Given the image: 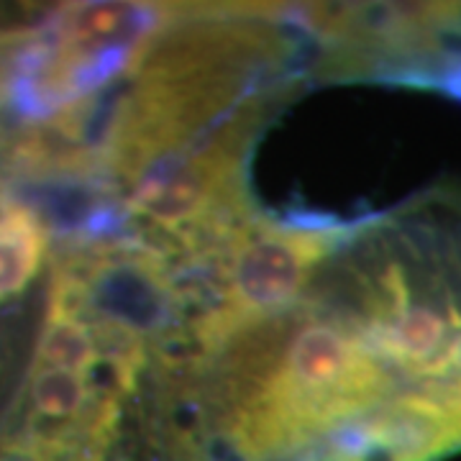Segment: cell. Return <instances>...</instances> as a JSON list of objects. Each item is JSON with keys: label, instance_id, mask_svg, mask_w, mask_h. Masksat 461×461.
I'll return each mask as SVG.
<instances>
[{"label": "cell", "instance_id": "cell-2", "mask_svg": "<svg viewBox=\"0 0 461 461\" xmlns=\"http://www.w3.org/2000/svg\"><path fill=\"white\" fill-rule=\"evenodd\" d=\"M329 249L326 230L267 226L247 233L226 264L223 305L213 318V329L218 333L239 329L251 318L290 305Z\"/></svg>", "mask_w": 461, "mask_h": 461}, {"label": "cell", "instance_id": "cell-3", "mask_svg": "<svg viewBox=\"0 0 461 461\" xmlns=\"http://www.w3.org/2000/svg\"><path fill=\"white\" fill-rule=\"evenodd\" d=\"M57 293L77 311L87 308L129 336L157 329L169 305L165 275L151 259L136 254L103 257L85 280H59Z\"/></svg>", "mask_w": 461, "mask_h": 461}, {"label": "cell", "instance_id": "cell-6", "mask_svg": "<svg viewBox=\"0 0 461 461\" xmlns=\"http://www.w3.org/2000/svg\"><path fill=\"white\" fill-rule=\"evenodd\" d=\"M98 359L100 351L93 329L85 323L80 311L57 293L39 339L36 366H57L87 377L98 366Z\"/></svg>", "mask_w": 461, "mask_h": 461}, {"label": "cell", "instance_id": "cell-1", "mask_svg": "<svg viewBox=\"0 0 461 461\" xmlns=\"http://www.w3.org/2000/svg\"><path fill=\"white\" fill-rule=\"evenodd\" d=\"M390 387L393 377L362 339L329 323H308L241 408L233 441L244 461L287 459L321 438L326 448L346 423L351 429L382 408Z\"/></svg>", "mask_w": 461, "mask_h": 461}, {"label": "cell", "instance_id": "cell-8", "mask_svg": "<svg viewBox=\"0 0 461 461\" xmlns=\"http://www.w3.org/2000/svg\"><path fill=\"white\" fill-rule=\"evenodd\" d=\"M29 390L33 412L47 423H75L90 400L87 377L57 366H36Z\"/></svg>", "mask_w": 461, "mask_h": 461}, {"label": "cell", "instance_id": "cell-4", "mask_svg": "<svg viewBox=\"0 0 461 461\" xmlns=\"http://www.w3.org/2000/svg\"><path fill=\"white\" fill-rule=\"evenodd\" d=\"M229 172L226 154H200L167 169L165 175L147 177L133 193L131 205L165 229H180L213 211L215 203L223 198Z\"/></svg>", "mask_w": 461, "mask_h": 461}, {"label": "cell", "instance_id": "cell-5", "mask_svg": "<svg viewBox=\"0 0 461 461\" xmlns=\"http://www.w3.org/2000/svg\"><path fill=\"white\" fill-rule=\"evenodd\" d=\"M47 251L41 221L21 208H0V303L16 297L36 277Z\"/></svg>", "mask_w": 461, "mask_h": 461}, {"label": "cell", "instance_id": "cell-7", "mask_svg": "<svg viewBox=\"0 0 461 461\" xmlns=\"http://www.w3.org/2000/svg\"><path fill=\"white\" fill-rule=\"evenodd\" d=\"M136 11L118 3H90L67 11L59 26V47L77 57L121 41L133 29Z\"/></svg>", "mask_w": 461, "mask_h": 461}]
</instances>
